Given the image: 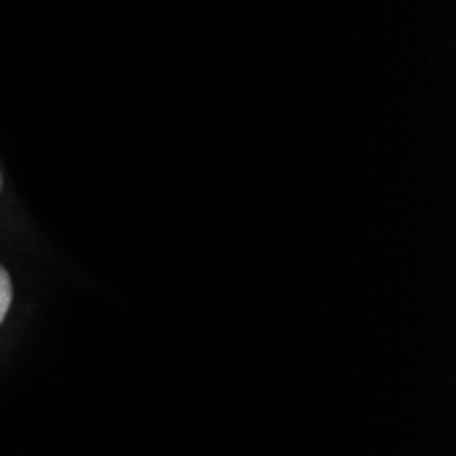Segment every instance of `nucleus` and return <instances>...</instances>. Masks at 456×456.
<instances>
[{
  "instance_id": "1",
  "label": "nucleus",
  "mask_w": 456,
  "mask_h": 456,
  "mask_svg": "<svg viewBox=\"0 0 456 456\" xmlns=\"http://www.w3.org/2000/svg\"><path fill=\"white\" fill-rule=\"evenodd\" d=\"M9 306H12V279H9V271L0 265V322H4Z\"/></svg>"
}]
</instances>
